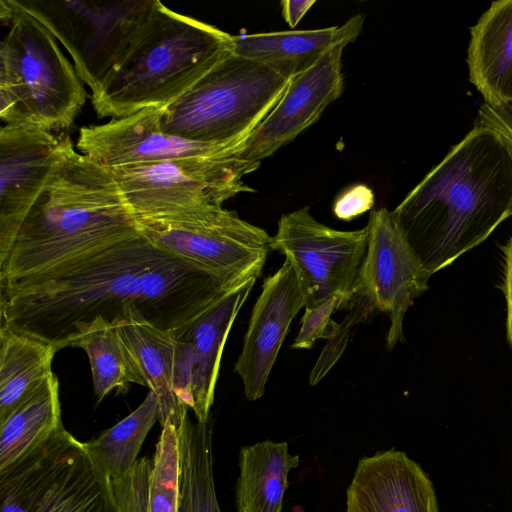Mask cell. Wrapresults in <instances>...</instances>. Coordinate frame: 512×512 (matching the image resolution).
<instances>
[{
  "label": "cell",
  "mask_w": 512,
  "mask_h": 512,
  "mask_svg": "<svg viewBox=\"0 0 512 512\" xmlns=\"http://www.w3.org/2000/svg\"><path fill=\"white\" fill-rule=\"evenodd\" d=\"M246 281L166 253L139 233L0 284L1 324L58 350L77 328L97 317L113 322L128 306L158 328L175 330Z\"/></svg>",
  "instance_id": "obj_1"
},
{
  "label": "cell",
  "mask_w": 512,
  "mask_h": 512,
  "mask_svg": "<svg viewBox=\"0 0 512 512\" xmlns=\"http://www.w3.org/2000/svg\"><path fill=\"white\" fill-rule=\"evenodd\" d=\"M393 214L431 276L483 243L512 216V159L503 138L474 125Z\"/></svg>",
  "instance_id": "obj_2"
},
{
  "label": "cell",
  "mask_w": 512,
  "mask_h": 512,
  "mask_svg": "<svg viewBox=\"0 0 512 512\" xmlns=\"http://www.w3.org/2000/svg\"><path fill=\"white\" fill-rule=\"evenodd\" d=\"M111 170L71 149L17 233L0 284L49 270L87 251L139 234Z\"/></svg>",
  "instance_id": "obj_3"
},
{
  "label": "cell",
  "mask_w": 512,
  "mask_h": 512,
  "mask_svg": "<svg viewBox=\"0 0 512 512\" xmlns=\"http://www.w3.org/2000/svg\"><path fill=\"white\" fill-rule=\"evenodd\" d=\"M233 35L160 1L116 67L91 91L99 118L166 108L233 52Z\"/></svg>",
  "instance_id": "obj_4"
},
{
  "label": "cell",
  "mask_w": 512,
  "mask_h": 512,
  "mask_svg": "<svg viewBox=\"0 0 512 512\" xmlns=\"http://www.w3.org/2000/svg\"><path fill=\"white\" fill-rule=\"evenodd\" d=\"M9 29L0 46V118L7 125L68 128L86 92L57 39L17 0L0 1Z\"/></svg>",
  "instance_id": "obj_5"
},
{
  "label": "cell",
  "mask_w": 512,
  "mask_h": 512,
  "mask_svg": "<svg viewBox=\"0 0 512 512\" xmlns=\"http://www.w3.org/2000/svg\"><path fill=\"white\" fill-rule=\"evenodd\" d=\"M298 73L293 66L267 64L232 52L163 108L161 127L191 141L242 144Z\"/></svg>",
  "instance_id": "obj_6"
},
{
  "label": "cell",
  "mask_w": 512,
  "mask_h": 512,
  "mask_svg": "<svg viewBox=\"0 0 512 512\" xmlns=\"http://www.w3.org/2000/svg\"><path fill=\"white\" fill-rule=\"evenodd\" d=\"M0 512H118L111 478L63 426L4 470Z\"/></svg>",
  "instance_id": "obj_7"
},
{
  "label": "cell",
  "mask_w": 512,
  "mask_h": 512,
  "mask_svg": "<svg viewBox=\"0 0 512 512\" xmlns=\"http://www.w3.org/2000/svg\"><path fill=\"white\" fill-rule=\"evenodd\" d=\"M237 152L191 156L110 169L135 217H163L223 207L243 192L255 190L243 177L259 164Z\"/></svg>",
  "instance_id": "obj_8"
},
{
  "label": "cell",
  "mask_w": 512,
  "mask_h": 512,
  "mask_svg": "<svg viewBox=\"0 0 512 512\" xmlns=\"http://www.w3.org/2000/svg\"><path fill=\"white\" fill-rule=\"evenodd\" d=\"M136 220L156 248L237 281L257 279L273 251L272 236L223 207Z\"/></svg>",
  "instance_id": "obj_9"
},
{
  "label": "cell",
  "mask_w": 512,
  "mask_h": 512,
  "mask_svg": "<svg viewBox=\"0 0 512 512\" xmlns=\"http://www.w3.org/2000/svg\"><path fill=\"white\" fill-rule=\"evenodd\" d=\"M71 55L91 91L116 67L156 0H17Z\"/></svg>",
  "instance_id": "obj_10"
},
{
  "label": "cell",
  "mask_w": 512,
  "mask_h": 512,
  "mask_svg": "<svg viewBox=\"0 0 512 512\" xmlns=\"http://www.w3.org/2000/svg\"><path fill=\"white\" fill-rule=\"evenodd\" d=\"M368 240V226L337 230L317 221L304 207L281 216L272 249L292 264L305 296L304 308L335 294L350 305L359 291Z\"/></svg>",
  "instance_id": "obj_11"
},
{
  "label": "cell",
  "mask_w": 512,
  "mask_h": 512,
  "mask_svg": "<svg viewBox=\"0 0 512 512\" xmlns=\"http://www.w3.org/2000/svg\"><path fill=\"white\" fill-rule=\"evenodd\" d=\"M369 240L358 293L390 320L386 347L404 342L403 321L409 307L428 289L431 277L411 247L393 211L370 213Z\"/></svg>",
  "instance_id": "obj_12"
},
{
  "label": "cell",
  "mask_w": 512,
  "mask_h": 512,
  "mask_svg": "<svg viewBox=\"0 0 512 512\" xmlns=\"http://www.w3.org/2000/svg\"><path fill=\"white\" fill-rule=\"evenodd\" d=\"M73 148L66 134L7 124L1 128L0 265L56 166Z\"/></svg>",
  "instance_id": "obj_13"
},
{
  "label": "cell",
  "mask_w": 512,
  "mask_h": 512,
  "mask_svg": "<svg viewBox=\"0 0 512 512\" xmlns=\"http://www.w3.org/2000/svg\"><path fill=\"white\" fill-rule=\"evenodd\" d=\"M343 49L328 50L292 78L275 107L239 146L238 158L260 165L318 121L343 92Z\"/></svg>",
  "instance_id": "obj_14"
},
{
  "label": "cell",
  "mask_w": 512,
  "mask_h": 512,
  "mask_svg": "<svg viewBox=\"0 0 512 512\" xmlns=\"http://www.w3.org/2000/svg\"><path fill=\"white\" fill-rule=\"evenodd\" d=\"M163 108L149 107L107 123L82 127L76 147L108 169L169 159L237 152L241 144L202 143L170 135L161 127Z\"/></svg>",
  "instance_id": "obj_15"
},
{
  "label": "cell",
  "mask_w": 512,
  "mask_h": 512,
  "mask_svg": "<svg viewBox=\"0 0 512 512\" xmlns=\"http://www.w3.org/2000/svg\"><path fill=\"white\" fill-rule=\"evenodd\" d=\"M305 306V296L289 260L266 278L243 339L234 371L240 376L247 400L264 395L266 383L290 324Z\"/></svg>",
  "instance_id": "obj_16"
},
{
  "label": "cell",
  "mask_w": 512,
  "mask_h": 512,
  "mask_svg": "<svg viewBox=\"0 0 512 512\" xmlns=\"http://www.w3.org/2000/svg\"><path fill=\"white\" fill-rule=\"evenodd\" d=\"M346 512H440L419 463L390 448L359 459L346 489Z\"/></svg>",
  "instance_id": "obj_17"
},
{
  "label": "cell",
  "mask_w": 512,
  "mask_h": 512,
  "mask_svg": "<svg viewBox=\"0 0 512 512\" xmlns=\"http://www.w3.org/2000/svg\"><path fill=\"white\" fill-rule=\"evenodd\" d=\"M256 278L240 284L206 311L182 327L172 330L189 347L194 364L192 410L198 421H207L214 401L224 345L239 310L249 296Z\"/></svg>",
  "instance_id": "obj_18"
},
{
  "label": "cell",
  "mask_w": 512,
  "mask_h": 512,
  "mask_svg": "<svg viewBox=\"0 0 512 512\" xmlns=\"http://www.w3.org/2000/svg\"><path fill=\"white\" fill-rule=\"evenodd\" d=\"M466 63L486 105L512 104V0L492 2L470 27Z\"/></svg>",
  "instance_id": "obj_19"
},
{
  "label": "cell",
  "mask_w": 512,
  "mask_h": 512,
  "mask_svg": "<svg viewBox=\"0 0 512 512\" xmlns=\"http://www.w3.org/2000/svg\"><path fill=\"white\" fill-rule=\"evenodd\" d=\"M135 360L146 387L157 397L160 423L179 428L188 408L179 400L174 386L175 338L172 330H163L146 320L134 307L124 309L113 321Z\"/></svg>",
  "instance_id": "obj_20"
},
{
  "label": "cell",
  "mask_w": 512,
  "mask_h": 512,
  "mask_svg": "<svg viewBox=\"0 0 512 512\" xmlns=\"http://www.w3.org/2000/svg\"><path fill=\"white\" fill-rule=\"evenodd\" d=\"M363 23L364 16L357 14L341 26L233 35V53L267 64L293 66L300 72L328 50L356 40Z\"/></svg>",
  "instance_id": "obj_21"
},
{
  "label": "cell",
  "mask_w": 512,
  "mask_h": 512,
  "mask_svg": "<svg viewBox=\"0 0 512 512\" xmlns=\"http://www.w3.org/2000/svg\"><path fill=\"white\" fill-rule=\"evenodd\" d=\"M300 465L287 442L264 440L241 447L235 486L238 512H282L290 470Z\"/></svg>",
  "instance_id": "obj_22"
},
{
  "label": "cell",
  "mask_w": 512,
  "mask_h": 512,
  "mask_svg": "<svg viewBox=\"0 0 512 512\" xmlns=\"http://www.w3.org/2000/svg\"><path fill=\"white\" fill-rule=\"evenodd\" d=\"M57 351L46 340L1 324L0 422L53 376Z\"/></svg>",
  "instance_id": "obj_23"
},
{
  "label": "cell",
  "mask_w": 512,
  "mask_h": 512,
  "mask_svg": "<svg viewBox=\"0 0 512 512\" xmlns=\"http://www.w3.org/2000/svg\"><path fill=\"white\" fill-rule=\"evenodd\" d=\"M65 347H80L87 354L97 402L113 390L126 393L132 383L146 386L114 322L95 318L77 328Z\"/></svg>",
  "instance_id": "obj_24"
},
{
  "label": "cell",
  "mask_w": 512,
  "mask_h": 512,
  "mask_svg": "<svg viewBox=\"0 0 512 512\" xmlns=\"http://www.w3.org/2000/svg\"><path fill=\"white\" fill-rule=\"evenodd\" d=\"M179 497L177 512H221L213 474V419L191 422L188 415L177 428Z\"/></svg>",
  "instance_id": "obj_25"
},
{
  "label": "cell",
  "mask_w": 512,
  "mask_h": 512,
  "mask_svg": "<svg viewBox=\"0 0 512 512\" xmlns=\"http://www.w3.org/2000/svg\"><path fill=\"white\" fill-rule=\"evenodd\" d=\"M62 425L55 374L0 422V470L19 460Z\"/></svg>",
  "instance_id": "obj_26"
},
{
  "label": "cell",
  "mask_w": 512,
  "mask_h": 512,
  "mask_svg": "<svg viewBox=\"0 0 512 512\" xmlns=\"http://www.w3.org/2000/svg\"><path fill=\"white\" fill-rule=\"evenodd\" d=\"M160 419L157 397L149 391L131 414L97 438L83 442L87 451L113 479L128 473L138 461L147 434Z\"/></svg>",
  "instance_id": "obj_27"
},
{
  "label": "cell",
  "mask_w": 512,
  "mask_h": 512,
  "mask_svg": "<svg viewBox=\"0 0 512 512\" xmlns=\"http://www.w3.org/2000/svg\"><path fill=\"white\" fill-rule=\"evenodd\" d=\"M179 497V450L177 428L162 426L149 478L150 512H177Z\"/></svg>",
  "instance_id": "obj_28"
},
{
  "label": "cell",
  "mask_w": 512,
  "mask_h": 512,
  "mask_svg": "<svg viewBox=\"0 0 512 512\" xmlns=\"http://www.w3.org/2000/svg\"><path fill=\"white\" fill-rule=\"evenodd\" d=\"M346 310L347 314L339 323L336 333L328 340L311 370L310 386L318 384L327 375L345 351L353 328L365 322L375 307L365 296L358 293Z\"/></svg>",
  "instance_id": "obj_29"
},
{
  "label": "cell",
  "mask_w": 512,
  "mask_h": 512,
  "mask_svg": "<svg viewBox=\"0 0 512 512\" xmlns=\"http://www.w3.org/2000/svg\"><path fill=\"white\" fill-rule=\"evenodd\" d=\"M348 307L345 298L335 294L312 307L305 308L300 330L291 347L310 349L319 339L329 340L339 327V323L331 318L332 314Z\"/></svg>",
  "instance_id": "obj_30"
},
{
  "label": "cell",
  "mask_w": 512,
  "mask_h": 512,
  "mask_svg": "<svg viewBox=\"0 0 512 512\" xmlns=\"http://www.w3.org/2000/svg\"><path fill=\"white\" fill-rule=\"evenodd\" d=\"M152 461L139 458L126 474L111 479L118 512H150L149 478Z\"/></svg>",
  "instance_id": "obj_31"
},
{
  "label": "cell",
  "mask_w": 512,
  "mask_h": 512,
  "mask_svg": "<svg viewBox=\"0 0 512 512\" xmlns=\"http://www.w3.org/2000/svg\"><path fill=\"white\" fill-rule=\"evenodd\" d=\"M373 205V191L366 185L358 184L338 196L333 206V212L337 218L349 221L370 210Z\"/></svg>",
  "instance_id": "obj_32"
},
{
  "label": "cell",
  "mask_w": 512,
  "mask_h": 512,
  "mask_svg": "<svg viewBox=\"0 0 512 512\" xmlns=\"http://www.w3.org/2000/svg\"><path fill=\"white\" fill-rule=\"evenodd\" d=\"M474 125L489 128L512 141V104L495 108L483 103Z\"/></svg>",
  "instance_id": "obj_33"
},
{
  "label": "cell",
  "mask_w": 512,
  "mask_h": 512,
  "mask_svg": "<svg viewBox=\"0 0 512 512\" xmlns=\"http://www.w3.org/2000/svg\"><path fill=\"white\" fill-rule=\"evenodd\" d=\"M504 276L502 290L506 303V335L512 346V236L503 247Z\"/></svg>",
  "instance_id": "obj_34"
},
{
  "label": "cell",
  "mask_w": 512,
  "mask_h": 512,
  "mask_svg": "<svg viewBox=\"0 0 512 512\" xmlns=\"http://www.w3.org/2000/svg\"><path fill=\"white\" fill-rule=\"evenodd\" d=\"M315 2V0H283L281 6L285 22L291 28L296 27Z\"/></svg>",
  "instance_id": "obj_35"
},
{
  "label": "cell",
  "mask_w": 512,
  "mask_h": 512,
  "mask_svg": "<svg viewBox=\"0 0 512 512\" xmlns=\"http://www.w3.org/2000/svg\"><path fill=\"white\" fill-rule=\"evenodd\" d=\"M501 137H502V136H501ZM502 138H503V140H504V143H505V145H506V147H507V149H508V152H509V154H510V157H511V159H512V141H510V140H508V139H506V138H504V137H502Z\"/></svg>",
  "instance_id": "obj_36"
}]
</instances>
